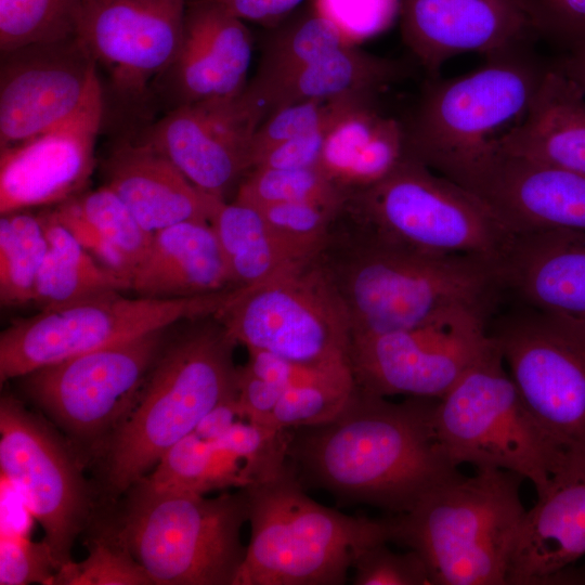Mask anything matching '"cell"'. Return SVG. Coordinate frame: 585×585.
Instances as JSON below:
<instances>
[{"mask_svg": "<svg viewBox=\"0 0 585 585\" xmlns=\"http://www.w3.org/2000/svg\"><path fill=\"white\" fill-rule=\"evenodd\" d=\"M437 400L394 403L355 385L333 419L287 429V460L306 490H324L342 504L406 512L458 472L435 432Z\"/></svg>", "mask_w": 585, "mask_h": 585, "instance_id": "obj_1", "label": "cell"}, {"mask_svg": "<svg viewBox=\"0 0 585 585\" xmlns=\"http://www.w3.org/2000/svg\"><path fill=\"white\" fill-rule=\"evenodd\" d=\"M315 259L347 309L352 337L420 326L458 308L494 315L506 295L498 261L421 252L342 210Z\"/></svg>", "mask_w": 585, "mask_h": 585, "instance_id": "obj_2", "label": "cell"}, {"mask_svg": "<svg viewBox=\"0 0 585 585\" xmlns=\"http://www.w3.org/2000/svg\"><path fill=\"white\" fill-rule=\"evenodd\" d=\"M237 343L212 316L165 344L133 407L105 439L108 487L130 490L219 403L237 395Z\"/></svg>", "mask_w": 585, "mask_h": 585, "instance_id": "obj_3", "label": "cell"}, {"mask_svg": "<svg viewBox=\"0 0 585 585\" xmlns=\"http://www.w3.org/2000/svg\"><path fill=\"white\" fill-rule=\"evenodd\" d=\"M523 479L500 469L459 471L408 511L390 517L394 543L417 551L433 585H505L526 510Z\"/></svg>", "mask_w": 585, "mask_h": 585, "instance_id": "obj_4", "label": "cell"}, {"mask_svg": "<svg viewBox=\"0 0 585 585\" xmlns=\"http://www.w3.org/2000/svg\"><path fill=\"white\" fill-rule=\"evenodd\" d=\"M519 48L464 76L431 78L404 125L405 155L469 188L528 113L548 68Z\"/></svg>", "mask_w": 585, "mask_h": 585, "instance_id": "obj_5", "label": "cell"}, {"mask_svg": "<svg viewBox=\"0 0 585 585\" xmlns=\"http://www.w3.org/2000/svg\"><path fill=\"white\" fill-rule=\"evenodd\" d=\"M250 542L233 585H342L358 556L390 543V519L346 515L307 495L287 460L244 489Z\"/></svg>", "mask_w": 585, "mask_h": 585, "instance_id": "obj_6", "label": "cell"}, {"mask_svg": "<svg viewBox=\"0 0 585 585\" xmlns=\"http://www.w3.org/2000/svg\"><path fill=\"white\" fill-rule=\"evenodd\" d=\"M118 540L153 585H233L247 546L246 491L205 497L162 490L143 478L131 489Z\"/></svg>", "mask_w": 585, "mask_h": 585, "instance_id": "obj_7", "label": "cell"}, {"mask_svg": "<svg viewBox=\"0 0 585 585\" xmlns=\"http://www.w3.org/2000/svg\"><path fill=\"white\" fill-rule=\"evenodd\" d=\"M342 211L390 240L431 255L500 262L515 235L481 197L407 155L381 180L351 192Z\"/></svg>", "mask_w": 585, "mask_h": 585, "instance_id": "obj_8", "label": "cell"}, {"mask_svg": "<svg viewBox=\"0 0 585 585\" xmlns=\"http://www.w3.org/2000/svg\"><path fill=\"white\" fill-rule=\"evenodd\" d=\"M434 428L455 466L500 469L542 492L562 452L525 406L492 340L490 349L437 400Z\"/></svg>", "mask_w": 585, "mask_h": 585, "instance_id": "obj_9", "label": "cell"}, {"mask_svg": "<svg viewBox=\"0 0 585 585\" xmlns=\"http://www.w3.org/2000/svg\"><path fill=\"white\" fill-rule=\"evenodd\" d=\"M239 292L176 299L114 291L69 304L42 309L16 320L0 334V381L20 378L40 367L129 340L180 321L216 315Z\"/></svg>", "mask_w": 585, "mask_h": 585, "instance_id": "obj_10", "label": "cell"}, {"mask_svg": "<svg viewBox=\"0 0 585 585\" xmlns=\"http://www.w3.org/2000/svg\"><path fill=\"white\" fill-rule=\"evenodd\" d=\"M214 316L247 349L312 366L349 365L350 317L315 257L240 289Z\"/></svg>", "mask_w": 585, "mask_h": 585, "instance_id": "obj_11", "label": "cell"}, {"mask_svg": "<svg viewBox=\"0 0 585 585\" xmlns=\"http://www.w3.org/2000/svg\"><path fill=\"white\" fill-rule=\"evenodd\" d=\"M515 301L495 312L489 335L551 442L562 453L585 451V328Z\"/></svg>", "mask_w": 585, "mask_h": 585, "instance_id": "obj_12", "label": "cell"}, {"mask_svg": "<svg viewBox=\"0 0 585 585\" xmlns=\"http://www.w3.org/2000/svg\"><path fill=\"white\" fill-rule=\"evenodd\" d=\"M493 315L458 308L406 329L352 337L355 385L376 395L441 399L490 349Z\"/></svg>", "mask_w": 585, "mask_h": 585, "instance_id": "obj_13", "label": "cell"}, {"mask_svg": "<svg viewBox=\"0 0 585 585\" xmlns=\"http://www.w3.org/2000/svg\"><path fill=\"white\" fill-rule=\"evenodd\" d=\"M166 329L75 355L22 376L25 392L83 441L105 439L136 402L165 347Z\"/></svg>", "mask_w": 585, "mask_h": 585, "instance_id": "obj_14", "label": "cell"}, {"mask_svg": "<svg viewBox=\"0 0 585 585\" xmlns=\"http://www.w3.org/2000/svg\"><path fill=\"white\" fill-rule=\"evenodd\" d=\"M0 467L43 528L58 571L72 561V546L88 518V487L65 444L10 395L0 401Z\"/></svg>", "mask_w": 585, "mask_h": 585, "instance_id": "obj_15", "label": "cell"}, {"mask_svg": "<svg viewBox=\"0 0 585 585\" xmlns=\"http://www.w3.org/2000/svg\"><path fill=\"white\" fill-rule=\"evenodd\" d=\"M187 0H82L76 36L125 102L152 96L155 80L174 61Z\"/></svg>", "mask_w": 585, "mask_h": 585, "instance_id": "obj_16", "label": "cell"}, {"mask_svg": "<svg viewBox=\"0 0 585 585\" xmlns=\"http://www.w3.org/2000/svg\"><path fill=\"white\" fill-rule=\"evenodd\" d=\"M266 117L246 86L239 93L180 105L141 139L167 156L199 190L226 200L251 170V143Z\"/></svg>", "mask_w": 585, "mask_h": 585, "instance_id": "obj_17", "label": "cell"}, {"mask_svg": "<svg viewBox=\"0 0 585 585\" xmlns=\"http://www.w3.org/2000/svg\"><path fill=\"white\" fill-rule=\"evenodd\" d=\"M0 65V148L65 120L100 79L77 36L3 51Z\"/></svg>", "mask_w": 585, "mask_h": 585, "instance_id": "obj_18", "label": "cell"}, {"mask_svg": "<svg viewBox=\"0 0 585 585\" xmlns=\"http://www.w3.org/2000/svg\"><path fill=\"white\" fill-rule=\"evenodd\" d=\"M104 113L99 80L65 120L0 148V212L58 205L80 193L95 164L94 148Z\"/></svg>", "mask_w": 585, "mask_h": 585, "instance_id": "obj_19", "label": "cell"}, {"mask_svg": "<svg viewBox=\"0 0 585 585\" xmlns=\"http://www.w3.org/2000/svg\"><path fill=\"white\" fill-rule=\"evenodd\" d=\"M399 15L404 43L431 78L456 55L490 57L537 37L520 0H400Z\"/></svg>", "mask_w": 585, "mask_h": 585, "instance_id": "obj_20", "label": "cell"}, {"mask_svg": "<svg viewBox=\"0 0 585 585\" xmlns=\"http://www.w3.org/2000/svg\"><path fill=\"white\" fill-rule=\"evenodd\" d=\"M252 38L244 21L210 0L188 3L183 39L152 92L169 109L239 93L247 86Z\"/></svg>", "mask_w": 585, "mask_h": 585, "instance_id": "obj_21", "label": "cell"}, {"mask_svg": "<svg viewBox=\"0 0 585 585\" xmlns=\"http://www.w3.org/2000/svg\"><path fill=\"white\" fill-rule=\"evenodd\" d=\"M585 556V451L563 453L522 520L508 584H546Z\"/></svg>", "mask_w": 585, "mask_h": 585, "instance_id": "obj_22", "label": "cell"}, {"mask_svg": "<svg viewBox=\"0 0 585 585\" xmlns=\"http://www.w3.org/2000/svg\"><path fill=\"white\" fill-rule=\"evenodd\" d=\"M469 191L485 200L514 233L585 230V176L497 147Z\"/></svg>", "mask_w": 585, "mask_h": 585, "instance_id": "obj_23", "label": "cell"}, {"mask_svg": "<svg viewBox=\"0 0 585 585\" xmlns=\"http://www.w3.org/2000/svg\"><path fill=\"white\" fill-rule=\"evenodd\" d=\"M499 264L515 300L585 328V230L515 233Z\"/></svg>", "mask_w": 585, "mask_h": 585, "instance_id": "obj_24", "label": "cell"}, {"mask_svg": "<svg viewBox=\"0 0 585 585\" xmlns=\"http://www.w3.org/2000/svg\"><path fill=\"white\" fill-rule=\"evenodd\" d=\"M106 183L150 233L184 221H210L221 198L199 190L160 151L139 140L117 145L104 165Z\"/></svg>", "mask_w": 585, "mask_h": 585, "instance_id": "obj_25", "label": "cell"}, {"mask_svg": "<svg viewBox=\"0 0 585 585\" xmlns=\"http://www.w3.org/2000/svg\"><path fill=\"white\" fill-rule=\"evenodd\" d=\"M233 288L209 221H184L153 234L135 270L131 288L136 296L176 299Z\"/></svg>", "mask_w": 585, "mask_h": 585, "instance_id": "obj_26", "label": "cell"}, {"mask_svg": "<svg viewBox=\"0 0 585 585\" xmlns=\"http://www.w3.org/2000/svg\"><path fill=\"white\" fill-rule=\"evenodd\" d=\"M497 147L585 176L584 91L556 66H548L528 113Z\"/></svg>", "mask_w": 585, "mask_h": 585, "instance_id": "obj_27", "label": "cell"}, {"mask_svg": "<svg viewBox=\"0 0 585 585\" xmlns=\"http://www.w3.org/2000/svg\"><path fill=\"white\" fill-rule=\"evenodd\" d=\"M404 153L403 123L381 115L369 102L350 110L334 125L317 168L351 193L386 177Z\"/></svg>", "mask_w": 585, "mask_h": 585, "instance_id": "obj_28", "label": "cell"}, {"mask_svg": "<svg viewBox=\"0 0 585 585\" xmlns=\"http://www.w3.org/2000/svg\"><path fill=\"white\" fill-rule=\"evenodd\" d=\"M105 268L130 284L153 234L108 186L80 193L51 209Z\"/></svg>", "mask_w": 585, "mask_h": 585, "instance_id": "obj_29", "label": "cell"}, {"mask_svg": "<svg viewBox=\"0 0 585 585\" xmlns=\"http://www.w3.org/2000/svg\"><path fill=\"white\" fill-rule=\"evenodd\" d=\"M40 216L48 240L32 301L40 310L130 290V284L102 265L51 209Z\"/></svg>", "mask_w": 585, "mask_h": 585, "instance_id": "obj_30", "label": "cell"}, {"mask_svg": "<svg viewBox=\"0 0 585 585\" xmlns=\"http://www.w3.org/2000/svg\"><path fill=\"white\" fill-rule=\"evenodd\" d=\"M209 222L233 288L259 285L294 263L274 237L262 211L253 205L236 198L230 203L221 199Z\"/></svg>", "mask_w": 585, "mask_h": 585, "instance_id": "obj_31", "label": "cell"}, {"mask_svg": "<svg viewBox=\"0 0 585 585\" xmlns=\"http://www.w3.org/2000/svg\"><path fill=\"white\" fill-rule=\"evenodd\" d=\"M404 74L402 66L349 44L325 54L286 82L270 103L269 114L294 102L346 94L374 95ZM268 114V115H269Z\"/></svg>", "mask_w": 585, "mask_h": 585, "instance_id": "obj_32", "label": "cell"}, {"mask_svg": "<svg viewBox=\"0 0 585 585\" xmlns=\"http://www.w3.org/2000/svg\"><path fill=\"white\" fill-rule=\"evenodd\" d=\"M353 44L313 5L280 25L269 38L256 76L247 83L269 114L278 90L311 63Z\"/></svg>", "mask_w": 585, "mask_h": 585, "instance_id": "obj_33", "label": "cell"}, {"mask_svg": "<svg viewBox=\"0 0 585 585\" xmlns=\"http://www.w3.org/2000/svg\"><path fill=\"white\" fill-rule=\"evenodd\" d=\"M48 240L39 214L17 210L0 219V301L23 306L34 301Z\"/></svg>", "mask_w": 585, "mask_h": 585, "instance_id": "obj_34", "label": "cell"}, {"mask_svg": "<svg viewBox=\"0 0 585 585\" xmlns=\"http://www.w3.org/2000/svg\"><path fill=\"white\" fill-rule=\"evenodd\" d=\"M350 192L321 169L253 168L243 179L235 197L256 207L280 203L313 202L343 208Z\"/></svg>", "mask_w": 585, "mask_h": 585, "instance_id": "obj_35", "label": "cell"}, {"mask_svg": "<svg viewBox=\"0 0 585 585\" xmlns=\"http://www.w3.org/2000/svg\"><path fill=\"white\" fill-rule=\"evenodd\" d=\"M82 0H0V51L76 36Z\"/></svg>", "mask_w": 585, "mask_h": 585, "instance_id": "obj_36", "label": "cell"}, {"mask_svg": "<svg viewBox=\"0 0 585 585\" xmlns=\"http://www.w3.org/2000/svg\"><path fill=\"white\" fill-rule=\"evenodd\" d=\"M374 95L346 94L290 103L271 112L258 127L251 143V169L268 151L304 135L346 113L372 102Z\"/></svg>", "mask_w": 585, "mask_h": 585, "instance_id": "obj_37", "label": "cell"}, {"mask_svg": "<svg viewBox=\"0 0 585 585\" xmlns=\"http://www.w3.org/2000/svg\"><path fill=\"white\" fill-rule=\"evenodd\" d=\"M259 209L294 262L314 258L320 252L342 210L313 202L280 203Z\"/></svg>", "mask_w": 585, "mask_h": 585, "instance_id": "obj_38", "label": "cell"}, {"mask_svg": "<svg viewBox=\"0 0 585 585\" xmlns=\"http://www.w3.org/2000/svg\"><path fill=\"white\" fill-rule=\"evenodd\" d=\"M355 382L351 370L338 376L286 389L263 426L295 429L333 419L348 402Z\"/></svg>", "mask_w": 585, "mask_h": 585, "instance_id": "obj_39", "label": "cell"}, {"mask_svg": "<svg viewBox=\"0 0 585 585\" xmlns=\"http://www.w3.org/2000/svg\"><path fill=\"white\" fill-rule=\"evenodd\" d=\"M84 560L62 566L54 584L65 585H151L152 580L120 543L96 538Z\"/></svg>", "mask_w": 585, "mask_h": 585, "instance_id": "obj_40", "label": "cell"}, {"mask_svg": "<svg viewBox=\"0 0 585 585\" xmlns=\"http://www.w3.org/2000/svg\"><path fill=\"white\" fill-rule=\"evenodd\" d=\"M210 442L190 432L171 445L157 461L148 478L150 485L162 489L206 494L209 491Z\"/></svg>", "mask_w": 585, "mask_h": 585, "instance_id": "obj_41", "label": "cell"}, {"mask_svg": "<svg viewBox=\"0 0 585 585\" xmlns=\"http://www.w3.org/2000/svg\"><path fill=\"white\" fill-rule=\"evenodd\" d=\"M388 544L372 545L358 556L352 567L354 585H433L417 551L396 552Z\"/></svg>", "mask_w": 585, "mask_h": 585, "instance_id": "obj_42", "label": "cell"}, {"mask_svg": "<svg viewBox=\"0 0 585 585\" xmlns=\"http://www.w3.org/2000/svg\"><path fill=\"white\" fill-rule=\"evenodd\" d=\"M312 5L356 46L386 30L400 13V0H313Z\"/></svg>", "mask_w": 585, "mask_h": 585, "instance_id": "obj_43", "label": "cell"}, {"mask_svg": "<svg viewBox=\"0 0 585 585\" xmlns=\"http://www.w3.org/2000/svg\"><path fill=\"white\" fill-rule=\"evenodd\" d=\"M57 567L42 541L31 542L25 534L1 532L0 584H54Z\"/></svg>", "mask_w": 585, "mask_h": 585, "instance_id": "obj_44", "label": "cell"}, {"mask_svg": "<svg viewBox=\"0 0 585 585\" xmlns=\"http://www.w3.org/2000/svg\"><path fill=\"white\" fill-rule=\"evenodd\" d=\"M537 37L563 47L585 40V0H520Z\"/></svg>", "mask_w": 585, "mask_h": 585, "instance_id": "obj_45", "label": "cell"}, {"mask_svg": "<svg viewBox=\"0 0 585 585\" xmlns=\"http://www.w3.org/2000/svg\"><path fill=\"white\" fill-rule=\"evenodd\" d=\"M249 353L245 368L255 376L286 390L338 376L351 370L349 365L312 366L297 363L268 351L247 349Z\"/></svg>", "mask_w": 585, "mask_h": 585, "instance_id": "obj_46", "label": "cell"}, {"mask_svg": "<svg viewBox=\"0 0 585 585\" xmlns=\"http://www.w3.org/2000/svg\"><path fill=\"white\" fill-rule=\"evenodd\" d=\"M341 117L323 125L314 131L268 151L257 160L253 168H316L318 166L328 134L334 125Z\"/></svg>", "mask_w": 585, "mask_h": 585, "instance_id": "obj_47", "label": "cell"}, {"mask_svg": "<svg viewBox=\"0 0 585 585\" xmlns=\"http://www.w3.org/2000/svg\"><path fill=\"white\" fill-rule=\"evenodd\" d=\"M284 391L281 387L255 376L245 366H238L237 406L244 419L263 425Z\"/></svg>", "mask_w": 585, "mask_h": 585, "instance_id": "obj_48", "label": "cell"}, {"mask_svg": "<svg viewBox=\"0 0 585 585\" xmlns=\"http://www.w3.org/2000/svg\"><path fill=\"white\" fill-rule=\"evenodd\" d=\"M242 21L273 24L304 0H210Z\"/></svg>", "mask_w": 585, "mask_h": 585, "instance_id": "obj_49", "label": "cell"}, {"mask_svg": "<svg viewBox=\"0 0 585 585\" xmlns=\"http://www.w3.org/2000/svg\"><path fill=\"white\" fill-rule=\"evenodd\" d=\"M237 395L227 399L214 406L193 430L198 437L213 441L223 435L238 419Z\"/></svg>", "mask_w": 585, "mask_h": 585, "instance_id": "obj_50", "label": "cell"}, {"mask_svg": "<svg viewBox=\"0 0 585 585\" xmlns=\"http://www.w3.org/2000/svg\"><path fill=\"white\" fill-rule=\"evenodd\" d=\"M564 48V53L556 66L574 81L585 93V40L575 41Z\"/></svg>", "mask_w": 585, "mask_h": 585, "instance_id": "obj_51", "label": "cell"}]
</instances>
